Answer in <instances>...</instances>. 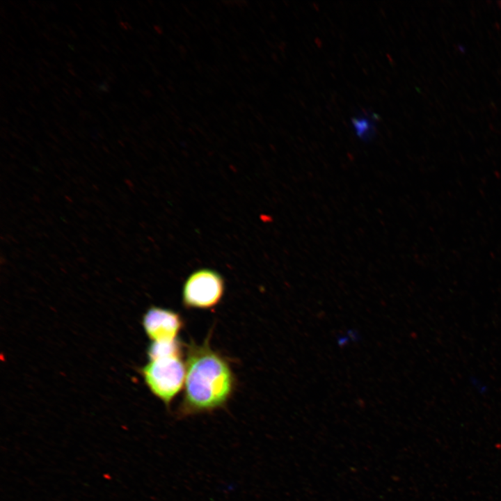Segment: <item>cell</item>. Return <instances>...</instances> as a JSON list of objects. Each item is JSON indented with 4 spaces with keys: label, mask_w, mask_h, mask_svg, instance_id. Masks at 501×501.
I'll use <instances>...</instances> for the list:
<instances>
[{
    "label": "cell",
    "mask_w": 501,
    "mask_h": 501,
    "mask_svg": "<svg viewBox=\"0 0 501 501\" xmlns=\"http://www.w3.org/2000/svg\"><path fill=\"white\" fill-rule=\"evenodd\" d=\"M147 355L149 360L182 356V345L177 339L173 341L151 342L147 349Z\"/></svg>",
    "instance_id": "cell-5"
},
{
    "label": "cell",
    "mask_w": 501,
    "mask_h": 501,
    "mask_svg": "<svg viewBox=\"0 0 501 501\" xmlns=\"http://www.w3.org/2000/svg\"><path fill=\"white\" fill-rule=\"evenodd\" d=\"M234 376L228 361L211 349L208 339L188 346L183 399L179 418L224 407L234 390Z\"/></svg>",
    "instance_id": "cell-1"
},
{
    "label": "cell",
    "mask_w": 501,
    "mask_h": 501,
    "mask_svg": "<svg viewBox=\"0 0 501 501\" xmlns=\"http://www.w3.org/2000/svg\"><path fill=\"white\" fill-rule=\"evenodd\" d=\"M142 324L152 342L173 341L183 327V320L172 310L151 306L143 315Z\"/></svg>",
    "instance_id": "cell-4"
},
{
    "label": "cell",
    "mask_w": 501,
    "mask_h": 501,
    "mask_svg": "<svg viewBox=\"0 0 501 501\" xmlns=\"http://www.w3.org/2000/svg\"><path fill=\"white\" fill-rule=\"evenodd\" d=\"M139 372L150 392L168 408L183 387L186 364L182 356L162 357L149 360Z\"/></svg>",
    "instance_id": "cell-2"
},
{
    "label": "cell",
    "mask_w": 501,
    "mask_h": 501,
    "mask_svg": "<svg viewBox=\"0 0 501 501\" xmlns=\"http://www.w3.org/2000/svg\"><path fill=\"white\" fill-rule=\"evenodd\" d=\"M374 118L367 116H359L352 119V125L357 136L366 142L371 141L376 134Z\"/></svg>",
    "instance_id": "cell-6"
},
{
    "label": "cell",
    "mask_w": 501,
    "mask_h": 501,
    "mask_svg": "<svg viewBox=\"0 0 501 501\" xmlns=\"http://www.w3.org/2000/svg\"><path fill=\"white\" fill-rule=\"evenodd\" d=\"M224 292V279L218 272L209 268L199 269L184 281L182 303L187 308H212L219 303Z\"/></svg>",
    "instance_id": "cell-3"
}]
</instances>
